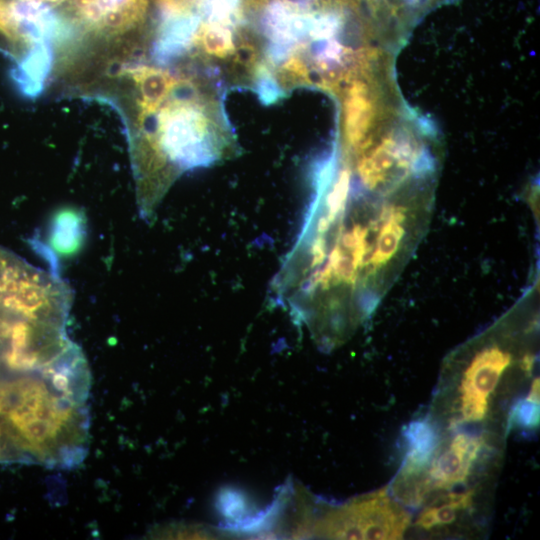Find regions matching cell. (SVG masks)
<instances>
[{"mask_svg":"<svg viewBox=\"0 0 540 540\" xmlns=\"http://www.w3.org/2000/svg\"><path fill=\"white\" fill-rule=\"evenodd\" d=\"M35 1H38L40 3H43L47 6H53V5H58L60 3H62L63 1L65 0H35Z\"/></svg>","mask_w":540,"mask_h":540,"instance_id":"9a60e30c","label":"cell"},{"mask_svg":"<svg viewBox=\"0 0 540 540\" xmlns=\"http://www.w3.org/2000/svg\"><path fill=\"white\" fill-rule=\"evenodd\" d=\"M126 73L140 92L139 105L142 118L155 113L179 84L173 75L160 68L138 66L126 69Z\"/></svg>","mask_w":540,"mask_h":540,"instance_id":"ba28073f","label":"cell"},{"mask_svg":"<svg viewBox=\"0 0 540 540\" xmlns=\"http://www.w3.org/2000/svg\"><path fill=\"white\" fill-rule=\"evenodd\" d=\"M482 447V438L460 433L447 448L441 452L436 451L427 470L432 490L450 489L464 483Z\"/></svg>","mask_w":540,"mask_h":540,"instance_id":"277c9868","label":"cell"},{"mask_svg":"<svg viewBox=\"0 0 540 540\" xmlns=\"http://www.w3.org/2000/svg\"><path fill=\"white\" fill-rule=\"evenodd\" d=\"M540 420V399L527 395L517 401L509 414V428L535 429Z\"/></svg>","mask_w":540,"mask_h":540,"instance_id":"4fadbf2b","label":"cell"},{"mask_svg":"<svg viewBox=\"0 0 540 540\" xmlns=\"http://www.w3.org/2000/svg\"><path fill=\"white\" fill-rule=\"evenodd\" d=\"M150 0H126L107 13L94 32L107 36L122 34L138 25L145 17Z\"/></svg>","mask_w":540,"mask_h":540,"instance_id":"7c38bea8","label":"cell"},{"mask_svg":"<svg viewBox=\"0 0 540 540\" xmlns=\"http://www.w3.org/2000/svg\"><path fill=\"white\" fill-rule=\"evenodd\" d=\"M512 361V353L498 343H490L474 353L460 385V412L464 421L478 422L486 417L489 397Z\"/></svg>","mask_w":540,"mask_h":540,"instance_id":"3957f363","label":"cell"},{"mask_svg":"<svg viewBox=\"0 0 540 540\" xmlns=\"http://www.w3.org/2000/svg\"><path fill=\"white\" fill-rule=\"evenodd\" d=\"M235 27L199 18L193 43L208 56L217 59H227L236 55L237 42L233 34Z\"/></svg>","mask_w":540,"mask_h":540,"instance_id":"30bf717a","label":"cell"},{"mask_svg":"<svg viewBox=\"0 0 540 540\" xmlns=\"http://www.w3.org/2000/svg\"><path fill=\"white\" fill-rule=\"evenodd\" d=\"M313 194L276 284L302 310L366 322L424 238L433 197L426 186L369 188L336 163Z\"/></svg>","mask_w":540,"mask_h":540,"instance_id":"6da1fadb","label":"cell"},{"mask_svg":"<svg viewBox=\"0 0 540 540\" xmlns=\"http://www.w3.org/2000/svg\"><path fill=\"white\" fill-rule=\"evenodd\" d=\"M51 51L45 42L34 43L14 72V79L27 95H36L43 87L51 66Z\"/></svg>","mask_w":540,"mask_h":540,"instance_id":"9c48e42d","label":"cell"},{"mask_svg":"<svg viewBox=\"0 0 540 540\" xmlns=\"http://www.w3.org/2000/svg\"><path fill=\"white\" fill-rule=\"evenodd\" d=\"M375 105L364 82L353 80L347 89L343 108V139L345 150H355L371 136Z\"/></svg>","mask_w":540,"mask_h":540,"instance_id":"8992f818","label":"cell"},{"mask_svg":"<svg viewBox=\"0 0 540 540\" xmlns=\"http://www.w3.org/2000/svg\"><path fill=\"white\" fill-rule=\"evenodd\" d=\"M162 8L164 16L190 13L197 0H156Z\"/></svg>","mask_w":540,"mask_h":540,"instance_id":"5bb4252c","label":"cell"},{"mask_svg":"<svg viewBox=\"0 0 540 540\" xmlns=\"http://www.w3.org/2000/svg\"><path fill=\"white\" fill-rule=\"evenodd\" d=\"M407 444V454L399 474H421L427 471L437 451L438 432L427 419L410 422L403 432Z\"/></svg>","mask_w":540,"mask_h":540,"instance_id":"52a82bcc","label":"cell"},{"mask_svg":"<svg viewBox=\"0 0 540 540\" xmlns=\"http://www.w3.org/2000/svg\"><path fill=\"white\" fill-rule=\"evenodd\" d=\"M48 230V241L42 242L34 238L32 246L46 260L48 269L60 272L59 257L75 254L82 245L85 233L84 215L76 210L61 211L52 219Z\"/></svg>","mask_w":540,"mask_h":540,"instance_id":"5b68a950","label":"cell"},{"mask_svg":"<svg viewBox=\"0 0 540 540\" xmlns=\"http://www.w3.org/2000/svg\"><path fill=\"white\" fill-rule=\"evenodd\" d=\"M473 492L450 493L440 502L426 507L418 516L416 526L422 529H432L453 523L459 511L472 505Z\"/></svg>","mask_w":540,"mask_h":540,"instance_id":"8fae6325","label":"cell"},{"mask_svg":"<svg viewBox=\"0 0 540 540\" xmlns=\"http://www.w3.org/2000/svg\"><path fill=\"white\" fill-rule=\"evenodd\" d=\"M410 519L385 490H380L330 512L317 529L330 538L394 540L403 537Z\"/></svg>","mask_w":540,"mask_h":540,"instance_id":"7a4b0ae2","label":"cell"}]
</instances>
